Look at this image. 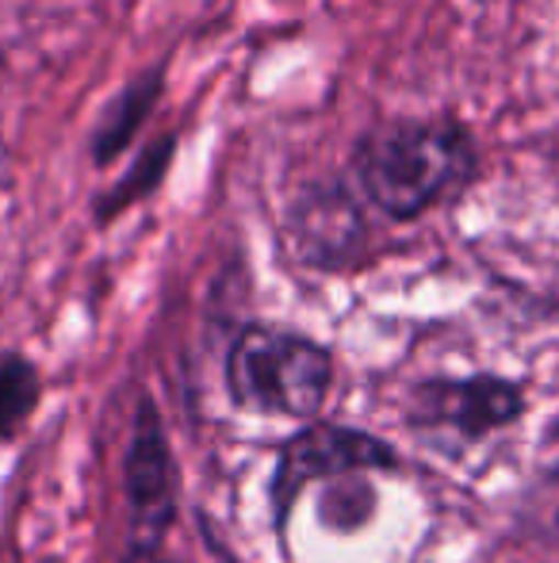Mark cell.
Returning <instances> with one entry per match:
<instances>
[{
  "mask_svg": "<svg viewBox=\"0 0 559 563\" xmlns=\"http://www.w3.org/2000/svg\"><path fill=\"white\" fill-rule=\"evenodd\" d=\"M476 169L471 139L456 123H388L357 150V180L391 219H418Z\"/></svg>",
  "mask_w": 559,
  "mask_h": 563,
  "instance_id": "obj_1",
  "label": "cell"
},
{
  "mask_svg": "<svg viewBox=\"0 0 559 563\" xmlns=\"http://www.w3.org/2000/svg\"><path fill=\"white\" fill-rule=\"evenodd\" d=\"M226 391L246 415L314 422L334 391V353L295 330L246 327L226 353Z\"/></svg>",
  "mask_w": 559,
  "mask_h": 563,
  "instance_id": "obj_2",
  "label": "cell"
},
{
  "mask_svg": "<svg viewBox=\"0 0 559 563\" xmlns=\"http://www.w3.org/2000/svg\"><path fill=\"white\" fill-rule=\"evenodd\" d=\"M399 464L395 449L383 445L380 438L353 426H334V422H311L295 433L291 441L280 445L277 472H272L269 495H272V514H277V529L283 533L291 518V506L314 483H334L345 475H372V472H391Z\"/></svg>",
  "mask_w": 559,
  "mask_h": 563,
  "instance_id": "obj_3",
  "label": "cell"
},
{
  "mask_svg": "<svg viewBox=\"0 0 559 563\" xmlns=\"http://www.w3.org/2000/svg\"><path fill=\"white\" fill-rule=\"evenodd\" d=\"M123 498H127L131 552H157L177 521L180 475L169 430L154 399H142L123 452Z\"/></svg>",
  "mask_w": 559,
  "mask_h": 563,
  "instance_id": "obj_4",
  "label": "cell"
},
{
  "mask_svg": "<svg viewBox=\"0 0 559 563\" xmlns=\"http://www.w3.org/2000/svg\"><path fill=\"white\" fill-rule=\"evenodd\" d=\"M522 415V395L514 384L494 376L433 379L414 395V422L425 430H445L463 441H479Z\"/></svg>",
  "mask_w": 559,
  "mask_h": 563,
  "instance_id": "obj_5",
  "label": "cell"
},
{
  "mask_svg": "<svg viewBox=\"0 0 559 563\" xmlns=\"http://www.w3.org/2000/svg\"><path fill=\"white\" fill-rule=\"evenodd\" d=\"M38 399H43V376L35 361H27L23 353L0 356V445L31 422Z\"/></svg>",
  "mask_w": 559,
  "mask_h": 563,
  "instance_id": "obj_6",
  "label": "cell"
},
{
  "mask_svg": "<svg viewBox=\"0 0 559 563\" xmlns=\"http://www.w3.org/2000/svg\"><path fill=\"white\" fill-rule=\"evenodd\" d=\"M372 514H376V487L365 475H345V479L326 483V490H322L318 518L326 529L353 533V529L365 526Z\"/></svg>",
  "mask_w": 559,
  "mask_h": 563,
  "instance_id": "obj_7",
  "label": "cell"
},
{
  "mask_svg": "<svg viewBox=\"0 0 559 563\" xmlns=\"http://www.w3.org/2000/svg\"><path fill=\"white\" fill-rule=\"evenodd\" d=\"M123 563H185V560H169L161 549H157V552H127Z\"/></svg>",
  "mask_w": 559,
  "mask_h": 563,
  "instance_id": "obj_8",
  "label": "cell"
}]
</instances>
